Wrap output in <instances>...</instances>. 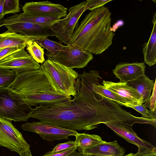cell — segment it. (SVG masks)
Segmentation results:
<instances>
[{"mask_svg":"<svg viewBox=\"0 0 156 156\" xmlns=\"http://www.w3.org/2000/svg\"><path fill=\"white\" fill-rule=\"evenodd\" d=\"M35 41L40 46L47 50L45 54L47 57H52L56 55L63 46L61 43L50 40L47 37L37 39Z\"/></svg>","mask_w":156,"mask_h":156,"instance_id":"603a6c76","label":"cell"},{"mask_svg":"<svg viewBox=\"0 0 156 156\" xmlns=\"http://www.w3.org/2000/svg\"><path fill=\"white\" fill-rule=\"evenodd\" d=\"M26 47L29 55L36 62L42 63L45 62L44 49L35 41L29 42Z\"/></svg>","mask_w":156,"mask_h":156,"instance_id":"cb8c5ba5","label":"cell"},{"mask_svg":"<svg viewBox=\"0 0 156 156\" xmlns=\"http://www.w3.org/2000/svg\"><path fill=\"white\" fill-rule=\"evenodd\" d=\"M6 31L10 32L19 33L26 36H40L46 37L55 36L51 26L39 25L28 22L17 23L5 26Z\"/></svg>","mask_w":156,"mask_h":156,"instance_id":"9a60e30c","label":"cell"},{"mask_svg":"<svg viewBox=\"0 0 156 156\" xmlns=\"http://www.w3.org/2000/svg\"><path fill=\"white\" fill-rule=\"evenodd\" d=\"M128 107L131 108L140 113L142 115V118L156 120V111L148 110L143 104L136 105H129Z\"/></svg>","mask_w":156,"mask_h":156,"instance_id":"484cf974","label":"cell"},{"mask_svg":"<svg viewBox=\"0 0 156 156\" xmlns=\"http://www.w3.org/2000/svg\"><path fill=\"white\" fill-rule=\"evenodd\" d=\"M63 17L64 16L62 15L49 16H37L26 14L22 13L7 17L5 19H2L1 27L3 26L21 22L30 23L39 25L51 27Z\"/></svg>","mask_w":156,"mask_h":156,"instance_id":"e0dca14e","label":"cell"},{"mask_svg":"<svg viewBox=\"0 0 156 156\" xmlns=\"http://www.w3.org/2000/svg\"><path fill=\"white\" fill-rule=\"evenodd\" d=\"M98 87L102 94L108 98L116 102L120 105L126 107V105L121 99L112 92L105 88L103 85L100 84L99 83Z\"/></svg>","mask_w":156,"mask_h":156,"instance_id":"83f0119b","label":"cell"},{"mask_svg":"<svg viewBox=\"0 0 156 156\" xmlns=\"http://www.w3.org/2000/svg\"><path fill=\"white\" fill-rule=\"evenodd\" d=\"M7 88L11 97L19 103L27 96L40 92L58 95L39 69L17 74L14 81Z\"/></svg>","mask_w":156,"mask_h":156,"instance_id":"3957f363","label":"cell"},{"mask_svg":"<svg viewBox=\"0 0 156 156\" xmlns=\"http://www.w3.org/2000/svg\"><path fill=\"white\" fill-rule=\"evenodd\" d=\"M76 147H78L75 141H69L64 143L57 144L51 151L52 153L59 152Z\"/></svg>","mask_w":156,"mask_h":156,"instance_id":"f1b7e54d","label":"cell"},{"mask_svg":"<svg viewBox=\"0 0 156 156\" xmlns=\"http://www.w3.org/2000/svg\"><path fill=\"white\" fill-rule=\"evenodd\" d=\"M20 11L19 0H5L3 13L5 15L9 13H15Z\"/></svg>","mask_w":156,"mask_h":156,"instance_id":"4316f807","label":"cell"},{"mask_svg":"<svg viewBox=\"0 0 156 156\" xmlns=\"http://www.w3.org/2000/svg\"><path fill=\"white\" fill-rule=\"evenodd\" d=\"M84 154L105 156H124L125 149L117 141L100 144L89 149L79 151Z\"/></svg>","mask_w":156,"mask_h":156,"instance_id":"ac0fdd59","label":"cell"},{"mask_svg":"<svg viewBox=\"0 0 156 156\" xmlns=\"http://www.w3.org/2000/svg\"><path fill=\"white\" fill-rule=\"evenodd\" d=\"M112 0H87L86 8L87 10L91 11L103 6L107 3Z\"/></svg>","mask_w":156,"mask_h":156,"instance_id":"f546056e","label":"cell"},{"mask_svg":"<svg viewBox=\"0 0 156 156\" xmlns=\"http://www.w3.org/2000/svg\"><path fill=\"white\" fill-rule=\"evenodd\" d=\"M77 147H74L66 151L57 153H52L51 151L46 153L43 156H68L76 151Z\"/></svg>","mask_w":156,"mask_h":156,"instance_id":"d6a6232c","label":"cell"},{"mask_svg":"<svg viewBox=\"0 0 156 156\" xmlns=\"http://www.w3.org/2000/svg\"><path fill=\"white\" fill-rule=\"evenodd\" d=\"M145 68L144 62H121L116 65L112 72L120 80L119 83H126L145 75Z\"/></svg>","mask_w":156,"mask_h":156,"instance_id":"5bb4252c","label":"cell"},{"mask_svg":"<svg viewBox=\"0 0 156 156\" xmlns=\"http://www.w3.org/2000/svg\"><path fill=\"white\" fill-rule=\"evenodd\" d=\"M5 0H0V20L4 19L3 5Z\"/></svg>","mask_w":156,"mask_h":156,"instance_id":"e575fe53","label":"cell"},{"mask_svg":"<svg viewBox=\"0 0 156 156\" xmlns=\"http://www.w3.org/2000/svg\"><path fill=\"white\" fill-rule=\"evenodd\" d=\"M12 121L0 117V146L6 147L20 155L31 153L30 145L12 124Z\"/></svg>","mask_w":156,"mask_h":156,"instance_id":"52a82bcc","label":"cell"},{"mask_svg":"<svg viewBox=\"0 0 156 156\" xmlns=\"http://www.w3.org/2000/svg\"><path fill=\"white\" fill-rule=\"evenodd\" d=\"M48 58L73 69L84 67L94 58L93 55L90 53L77 46L70 44L63 45L55 56Z\"/></svg>","mask_w":156,"mask_h":156,"instance_id":"ba28073f","label":"cell"},{"mask_svg":"<svg viewBox=\"0 0 156 156\" xmlns=\"http://www.w3.org/2000/svg\"><path fill=\"white\" fill-rule=\"evenodd\" d=\"M24 130L36 133L44 140L53 142L68 139L71 136H75L76 130L69 129L53 125L41 121L24 124L21 126Z\"/></svg>","mask_w":156,"mask_h":156,"instance_id":"9c48e42d","label":"cell"},{"mask_svg":"<svg viewBox=\"0 0 156 156\" xmlns=\"http://www.w3.org/2000/svg\"><path fill=\"white\" fill-rule=\"evenodd\" d=\"M135 156H156V152H143L139 153L137 152L134 154Z\"/></svg>","mask_w":156,"mask_h":156,"instance_id":"836d02e7","label":"cell"},{"mask_svg":"<svg viewBox=\"0 0 156 156\" xmlns=\"http://www.w3.org/2000/svg\"><path fill=\"white\" fill-rule=\"evenodd\" d=\"M156 80H155L154 88L151 95L144 104L146 108H148L150 110L156 111Z\"/></svg>","mask_w":156,"mask_h":156,"instance_id":"4dcf8cb0","label":"cell"},{"mask_svg":"<svg viewBox=\"0 0 156 156\" xmlns=\"http://www.w3.org/2000/svg\"><path fill=\"white\" fill-rule=\"evenodd\" d=\"M20 156H32L31 153H25L20 155Z\"/></svg>","mask_w":156,"mask_h":156,"instance_id":"d590c367","label":"cell"},{"mask_svg":"<svg viewBox=\"0 0 156 156\" xmlns=\"http://www.w3.org/2000/svg\"><path fill=\"white\" fill-rule=\"evenodd\" d=\"M45 37H48L26 36L16 32L5 31L0 34V49L26 45L29 41Z\"/></svg>","mask_w":156,"mask_h":156,"instance_id":"d6986e66","label":"cell"},{"mask_svg":"<svg viewBox=\"0 0 156 156\" xmlns=\"http://www.w3.org/2000/svg\"><path fill=\"white\" fill-rule=\"evenodd\" d=\"M16 75L12 70L0 67V87H8L14 81Z\"/></svg>","mask_w":156,"mask_h":156,"instance_id":"d4e9b609","label":"cell"},{"mask_svg":"<svg viewBox=\"0 0 156 156\" xmlns=\"http://www.w3.org/2000/svg\"><path fill=\"white\" fill-rule=\"evenodd\" d=\"M26 45L2 48L0 51V60L9 55L25 48Z\"/></svg>","mask_w":156,"mask_h":156,"instance_id":"1f68e13d","label":"cell"},{"mask_svg":"<svg viewBox=\"0 0 156 156\" xmlns=\"http://www.w3.org/2000/svg\"><path fill=\"white\" fill-rule=\"evenodd\" d=\"M71 96L63 94H55L47 92H42L29 95L20 102L21 104L45 106L60 104L71 99Z\"/></svg>","mask_w":156,"mask_h":156,"instance_id":"2e32d148","label":"cell"},{"mask_svg":"<svg viewBox=\"0 0 156 156\" xmlns=\"http://www.w3.org/2000/svg\"><path fill=\"white\" fill-rule=\"evenodd\" d=\"M111 13L103 6L91 11L74 31L69 44L91 54H101L112 44L115 33L111 26Z\"/></svg>","mask_w":156,"mask_h":156,"instance_id":"7a4b0ae2","label":"cell"},{"mask_svg":"<svg viewBox=\"0 0 156 156\" xmlns=\"http://www.w3.org/2000/svg\"><path fill=\"white\" fill-rule=\"evenodd\" d=\"M75 136V142L79 151L89 149L105 141L100 136L95 134L78 133Z\"/></svg>","mask_w":156,"mask_h":156,"instance_id":"7402d4cb","label":"cell"},{"mask_svg":"<svg viewBox=\"0 0 156 156\" xmlns=\"http://www.w3.org/2000/svg\"><path fill=\"white\" fill-rule=\"evenodd\" d=\"M105 88L114 93L127 105H136L143 104V98L134 88L127 83H115L103 80Z\"/></svg>","mask_w":156,"mask_h":156,"instance_id":"4fadbf2b","label":"cell"},{"mask_svg":"<svg viewBox=\"0 0 156 156\" xmlns=\"http://www.w3.org/2000/svg\"><path fill=\"white\" fill-rule=\"evenodd\" d=\"M2 49V48L0 49V51Z\"/></svg>","mask_w":156,"mask_h":156,"instance_id":"f35d334b","label":"cell"},{"mask_svg":"<svg viewBox=\"0 0 156 156\" xmlns=\"http://www.w3.org/2000/svg\"><path fill=\"white\" fill-rule=\"evenodd\" d=\"M23 13L32 16H49L67 15V9L62 5L48 1L25 3L22 8Z\"/></svg>","mask_w":156,"mask_h":156,"instance_id":"7c38bea8","label":"cell"},{"mask_svg":"<svg viewBox=\"0 0 156 156\" xmlns=\"http://www.w3.org/2000/svg\"><path fill=\"white\" fill-rule=\"evenodd\" d=\"M40 65L36 62L24 49L15 52L0 60V67L11 69L16 74L38 70Z\"/></svg>","mask_w":156,"mask_h":156,"instance_id":"30bf717a","label":"cell"},{"mask_svg":"<svg viewBox=\"0 0 156 156\" xmlns=\"http://www.w3.org/2000/svg\"><path fill=\"white\" fill-rule=\"evenodd\" d=\"M58 94L74 96V86L78 73L73 69L64 66L49 58L40 65L39 69Z\"/></svg>","mask_w":156,"mask_h":156,"instance_id":"277c9868","label":"cell"},{"mask_svg":"<svg viewBox=\"0 0 156 156\" xmlns=\"http://www.w3.org/2000/svg\"><path fill=\"white\" fill-rule=\"evenodd\" d=\"M118 136L138 147V152H156V148L151 143L137 136L132 129L133 125L125 122L105 124Z\"/></svg>","mask_w":156,"mask_h":156,"instance_id":"8fae6325","label":"cell"},{"mask_svg":"<svg viewBox=\"0 0 156 156\" xmlns=\"http://www.w3.org/2000/svg\"><path fill=\"white\" fill-rule=\"evenodd\" d=\"M151 22L153 29L147 42L143 45V53L144 62L150 66L156 63V12L153 16Z\"/></svg>","mask_w":156,"mask_h":156,"instance_id":"ffe728a7","label":"cell"},{"mask_svg":"<svg viewBox=\"0 0 156 156\" xmlns=\"http://www.w3.org/2000/svg\"><path fill=\"white\" fill-rule=\"evenodd\" d=\"M124 156H135V155L134 154L131 153Z\"/></svg>","mask_w":156,"mask_h":156,"instance_id":"8d00e7d4","label":"cell"},{"mask_svg":"<svg viewBox=\"0 0 156 156\" xmlns=\"http://www.w3.org/2000/svg\"><path fill=\"white\" fill-rule=\"evenodd\" d=\"M32 109L12 98L7 87H0V117L15 122H27L30 118Z\"/></svg>","mask_w":156,"mask_h":156,"instance_id":"8992f818","label":"cell"},{"mask_svg":"<svg viewBox=\"0 0 156 156\" xmlns=\"http://www.w3.org/2000/svg\"><path fill=\"white\" fill-rule=\"evenodd\" d=\"M86 1L73 6L69 9V12L64 18L53 24L51 29L60 43L68 44L74 29L82 14L87 10Z\"/></svg>","mask_w":156,"mask_h":156,"instance_id":"5b68a950","label":"cell"},{"mask_svg":"<svg viewBox=\"0 0 156 156\" xmlns=\"http://www.w3.org/2000/svg\"><path fill=\"white\" fill-rule=\"evenodd\" d=\"M74 83L76 91L73 99L64 102L36 106L30 118L51 125L73 130L96 128L93 113V88L90 72L79 74Z\"/></svg>","mask_w":156,"mask_h":156,"instance_id":"6da1fadb","label":"cell"},{"mask_svg":"<svg viewBox=\"0 0 156 156\" xmlns=\"http://www.w3.org/2000/svg\"><path fill=\"white\" fill-rule=\"evenodd\" d=\"M0 25H1V22H0Z\"/></svg>","mask_w":156,"mask_h":156,"instance_id":"74e56055","label":"cell"},{"mask_svg":"<svg viewBox=\"0 0 156 156\" xmlns=\"http://www.w3.org/2000/svg\"><path fill=\"white\" fill-rule=\"evenodd\" d=\"M154 80H151L145 74L127 83L137 91L143 98V104L151 97V92L154 88Z\"/></svg>","mask_w":156,"mask_h":156,"instance_id":"44dd1931","label":"cell"}]
</instances>
